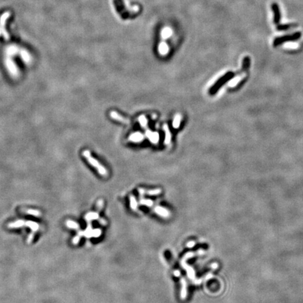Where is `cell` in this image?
Returning a JSON list of instances; mask_svg holds the SVG:
<instances>
[{
	"mask_svg": "<svg viewBox=\"0 0 303 303\" xmlns=\"http://www.w3.org/2000/svg\"><path fill=\"white\" fill-rule=\"evenodd\" d=\"M23 226L29 227L32 229V232L28 236V239H27V243H30L32 241V239H34V235H35V232H37L39 229V225L38 223H35V222L24 220H17L14 222V223H11L8 225L9 228H17V227H21Z\"/></svg>",
	"mask_w": 303,
	"mask_h": 303,
	"instance_id": "6da1fadb",
	"label": "cell"
},
{
	"mask_svg": "<svg viewBox=\"0 0 303 303\" xmlns=\"http://www.w3.org/2000/svg\"><path fill=\"white\" fill-rule=\"evenodd\" d=\"M1 35V28H0V35Z\"/></svg>",
	"mask_w": 303,
	"mask_h": 303,
	"instance_id": "f546056e",
	"label": "cell"
},
{
	"mask_svg": "<svg viewBox=\"0 0 303 303\" xmlns=\"http://www.w3.org/2000/svg\"><path fill=\"white\" fill-rule=\"evenodd\" d=\"M272 12H273L274 15V23L275 24L279 25L281 22V13L280 8H279V5L277 3H273L272 4Z\"/></svg>",
	"mask_w": 303,
	"mask_h": 303,
	"instance_id": "52a82bcc",
	"label": "cell"
},
{
	"mask_svg": "<svg viewBox=\"0 0 303 303\" xmlns=\"http://www.w3.org/2000/svg\"><path fill=\"white\" fill-rule=\"evenodd\" d=\"M154 211L156 213L159 215V216H162V217L167 218L170 216V213H169V211L166 210V208H162V207L156 206V208H154Z\"/></svg>",
	"mask_w": 303,
	"mask_h": 303,
	"instance_id": "4fadbf2b",
	"label": "cell"
},
{
	"mask_svg": "<svg viewBox=\"0 0 303 303\" xmlns=\"http://www.w3.org/2000/svg\"><path fill=\"white\" fill-rule=\"evenodd\" d=\"M194 245H195V242H194V241H189V242L187 244V246L188 248H192Z\"/></svg>",
	"mask_w": 303,
	"mask_h": 303,
	"instance_id": "83f0119b",
	"label": "cell"
},
{
	"mask_svg": "<svg viewBox=\"0 0 303 303\" xmlns=\"http://www.w3.org/2000/svg\"><path fill=\"white\" fill-rule=\"evenodd\" d=\"M26 214L32 215V216H35V217H39L41 216V213L37 210H33V209H28V210H23Z\"/></svg>",
	"mask_w": 303,
	"mask_h": 303,
	"instance_id": "44dd1931",
	"label": "cell"
},
{
	"mask_svg": "<svg viewBox=\"0 0 303 303\" xmlns=\"http://www.w3.org/2000/svg\"><path fill=\"white\" fill-rule=\"evenodd\" d=\"M19 48L18 47L15 46V45H13V46H10L7 48L6 49V53L7 55H9V57L13 56L14 55H15L17 53H18Z\"/></svg>",
	"mask_w": 303,
	"mask_h": 303,
	"instance_id": "9a60e30c",
	"label": "cell"
},
{
	"mask_svg": "<svg viewBox=\"0 0 303 303\" xmlns=\"http://www.w3.org/2000/svg\"><path fill=\"white\" fill-rule=\"evenodd\" d=\"M182 285H183V288H182L181 290V299L182 300H185L187 297V283L186 281L184 279H182Z\"/></svg>",
	"mask_w": 303,
	"mask_h": 303,
	"instance_id": "ac0fdd59",
	"label": "cell"
},
{
	"mask_svg": "<svg viewBox=\"0 0 303 303\" xmlns=\"http://www.w3.org/2000/svg\"><path fill=\"white\" fill-rule=\"evenodd\" d=\"M301 37H302V33L300 32H294L293 34H290V35L277 37L275 38V40L273 41V46L274 47H277V46H280V45L284 44L286 42L298 40V39H300Z\"/></svg>",
	"mask_w": 303,
	"mask_h": 303,
	"instance_id": "277c9868",
	"label": "cell"
},
{
	"mask_svg": "<svg viewBox=\"0 0 303 303\" xmlns=\"http://www.w3.org/2000/svg\"><path fill=\"white\" fill-rule=\"evenodd\" d=\"M147 137H148L150 141L153 142H158L159 140V134L156 133H153V132H149L147 133Z\"/></svg>",
	"mask_w": 303,
	"mask_h": 303,
	"instance_id": "ffe728a7",
	"label": "cell"
},
{
	"mask_svg": "<svg viewBox=\"0 0 303 303\" xmlns=\"http://www.w3.org/2000/svg\"><path fill=\"white\" fill-rule=\"evenodd\" d=\"M182 120V115L180 114H177L175 117L174 122H173V126L175 129H178L180 125V122Z\"/></svg>",
	"mask_w": 303,
	"mask_h": 303,
	"instance_id": "d6986e66",
	"label": "cell"
},
{
	"mask_svg": "<svg viewBox=\"0 0 303 303\" xmlns=\"http://www.w3.org/2000/svg\"><path fill=\"white\" fill-rule=\"evenodd\" d=\"M66 225L67 227H69L70 229H75V230H77V229L79 228V225L75 221L68 220L66 222Z\"/></svg>",
	"mask_w": 303,
	"mask_h": 303,
	"instance_id": "603a6c76",
	"label": "cell"
},
{
	"mask_svg": "<svg viewBox=\"0 0 303 303\" xmlns=\"http://www.w3.org/2000/svg\"><path fill=\"white\" fill-rule=\"evenodd\" d=\"M174 274L176 277H180V271H178V270H176V271L174 272Z\"/></svg>",
	"mask_w": 303,
	"mask_h": 303,
	"instance_id": "f1b7e54d",
	"label": "cell"
},
{
	"mask_svg": "<svg viewBox=\"0 0 303 303\" xmlns=\"http://www.w3.org/2000/svg\"><path fill=\"white\" fill-rule=\"evenodd\" d=\"M9 12H5L4 14H3L1 17H0V28H1V33L3 34L5 40H9V35L8 32H6V30H5L4 28L5 23H6V19L9 17Z\"/></svg>",
	"mask_w": 303,
	"mask_h": 303,
	"instance_id": "8992f818",
	"label": "cell"
},
{
	"mask_svg": "<svg viewBox=\"0 0 303 303\" xmlns=\"http://www.w3.org/2000/svg\"><path fill=\"white\" fill-rule=\"evenodd\" d=\"M20 54H21V56L22 58L23 61L27 64L30 63L31 62V55L27 50L25 49H21L20 51Z\"/></svg>",
	"mask_w": 303,
	"mask_h": 303,
	"instance_id": "8fae6325",
	"label": "cell"
},
{
	"mask_svg": "<svg viewBox=\"0 0 303 303\" xmlns=\"http://www.w3.org/2000/svg\"><path fill=\"white\" fill-rule=\"evenodd\" d=\"M131 138L133 141H140L142 139V134H140V133H136V134H133Z\"/></svg>",
	"mask_w": 303,
	"mask_h": 303,
	"instance_id": "484cf974",
	"label": "cell"
},
{
	"mask_svg": "<svg viewBox=\"0 0 303 303\" xmlns=\"http://www.w3.org/2000/svg\"><path fill=\"white\" fill-rule=\"evenodd\" d=\"M169 48L168 46L166 43L165 42H161L160 43L159 46V53L161 54V55H166L168 52H169Z\"/></svg>",
	"mask_w": 303,
	"mask_h": 303,
	"instance_id": "e0dca14e",
	"label": "cell"
},
{
	"mask_svg": "<svg viewBox=\"0 0 303 303\" xmlns=\"http://www.w3.org/2000/svg\"><path fill=\"white\" fill-rule=\"evenodd\" d=\"M163 129L165 132V144L166 145H169L171 141V133L169 130V126L166 124H164L163 126Z\"/></svg>",
	"mask_w": 303,
	"mask_h": 303,
	"instance_id": "7c38bea8",
	"label": "cell"
},
{
	"mask_svg": "<svg viewBox=\"0 0 303 303\" xmlns=\"http://www.w3.org/2000/svg\"><path fill=\"white\" fill-rule=\"evenodd\" d=\"M6 65L7 67V69H8L9 72L11 75L14 77H16L18 74V68L16 67V64L14 63V61L12 60L11 58H10L9 57L7 58L6 60Z\"/></svg>",
	"mask_w": 303,
	"mask_h": 303,
	"instance_id": "ba28073f",
	"label": "cell"
},
{
	"mask_svg": "<svg viewBox=\"0 0 303 303\" xmlns=\"http://www.w3.org/2000/svg\"><path fill=\"white\" fill-rule=\"evenodd\" d=\"M138 192L140 194H142V195H143V194H148L149 196L158 195V194H161V189L159 188L154 189H145L143 188H139Z\"/></svg>",
	"mask_w": 303,
	"mask_h": 303,
	"instance_id": "30bf717a",
	"label": "cell"
},
{
	"mask_svg": "<svg viewBox=\"0 0 303 303\" xmlns=\"http://www.w3.org/2000/svg\"><path fill=\"white\" fill-rule=\"evenodd\" d=\"M82 155L84 156V158L87 160L88 163L91 164L92 166L95 168V169L98 171V172L101 175V176H107V171L106 170L105 168L98 160L95 159L92 156L89 150H88V149L84 150L82 152Z\"/></svg>",
	"mask_w": 303,
	"mask_h": 303,
	"instance_id": "7a4b0ae2",
	"label": "cell"
},
{
	"mask_svg": "<svg viewBox=\"0 0 303 303\" xmlns=\"http://www.w3.org/2000/svg\"><path fill=\"white\" fill-rule=\"evenodd\" d=\"M140 204L145 205V206H148V207H150L153 205V201H151V200H149V199H142L140 201Z\"/></svg>",
	"mask_w": 303,
	"mask_h": 303,
	"instance_id": "d4e9b609",
	"label": "cell"
},
{
	"mask_svg": "<svg viewBox=\"0 0 303 303\" xmlns=\"http://www.w3.org/2000/svg\"><path fill=\"white\" fill-rule=\"evenodd\" d=\"M250 66V58L248 56H246L243 59L242 68L241 69L244 72H248Z\"/></svg>",
	"mask_w": 303,
	"mask_h": 303,
	"instance_id": "2e32d148",
	"label": "cell"
},
{
	"mask_svg": "<svg viewBox=\"0 0 303 303\" xmlns=\"http://www.w3.org/2000/svg\"><path fill=\"white\" fill-rule=\"evenodd\" d=\"M297 24H294V23H288V24H282V25H278L277 27V30L279 31H286V30H289V29L292 28H295V27H297Z\"/></svg>",
	"mask_w": 303,
	"mask_h": 303,
	"instance_id": "5bb4252c",
	"label": "cell"
},
{
	"mask_svg": "<svg viewBox=\"0 0 303 303\" xmlns=\"http://www.w3.org/2000/svg\"><path fill=\"white\" fill-rule=\"evenodd\" d=\"M172 34V31L169 28H165L162 30L161 32V37L164 38V39H166V38H169Z\"/></svg>",
	"mask_w": 303,
	"mask_h": 303,
	"instance_id": "7402d4cb",
	"label": "cell"
},
{
	"mask_svg": "<svg viewBox=\"0 0 303 303\" xmlns=\"http://www.w3.org/2000/svg\"><path fill=\"white\" fill-rule=\"evenodd\" d=\"M130 201H131V203H130V204H131V208L134 211L136 210L137 204H138V203H137L136 198H135L133 196H130Z\"/></svg>",
	"mask_w": 303,
	"mask_h": 303,
	"instance_id": "cb8c5ba5",
	"label": "cell"
},
{
	"mask_svg": "<svg viewBox=\"0 0 303 303\" xmlns=\"http://www.w3.org/2000/svg\"><path fill=\"white\" fill-rule=\"evenodd\" d=\"M110 116L111 118L113 119L118 121V122H122V123L127 124L131 123V121L129 120L128 119H126V117H123L122 115H121L120 114H119L118 112H115V111H111L110 113Z\"/></svg>",
	"mask_w": 303,
	"mask_h": 303,
	"instance_id": "9c48e42d",
	"label": "cell"
},
{
	"mask_svg": "<svg viewBox=\"0 0 303 303\" xmlns=\"http://www.w3.org/2000/svg\"><path fill=\"white\" fill-rule=\"evenodd\" d=\"M242 73H244V71H243V69H241V70H239V71L237 72V73H233V72H229V73L225 74L223 77H222L220 79H218L217 82H216V84H215L214 86H213L212 93H216V92H217L218 90H219L220 88L223 86V84H225V83H227V82H229V81H230L231 79H233L234 77H236L237 75H240V74Z\"/></svg>",
	"mask_w": 303,
	"mask_h": 303,
	"instance_id": "3957f363",
	"label": "cell"
},
{
	"mask_svg": "<svg viewBox=\"0 0 303 303\" xmlns=\"http://www.w3.org/2000/svg\"><path fill=\"white\" fill-rule=\"evenodd\" d=\"M139 122H140V125H141L142 127H145V126H147V119H146L144 116L140 117V118H139Z\"/></svg>",
	"mask_w": 303,
	"mask_h": 303,
	"instance_id": "4316f807",
	"label": "cell"
},
{
	"mask_svg": "<svg viewBox=\"0 0 303 303\" xmlns=\"http://www.w3.org/2000/svg\"><path fill=\"white\" fill-rule=\"evenodd\" d=\"M195 255H196V253H193V252L187 253V254H185V255L184 256V257L181 261L182 266L183 267V268H185V270H187V275H188V277L189 279H194V271L192 267H190L186 265V263H185V260H186L187 259L189 258V257H193V256Z\"/></svg>",
	"mask_w": 303,
	"mask_h": 303,
	"instance_id": "5b68a950",
	"label": "cell"
}]
</instances>
